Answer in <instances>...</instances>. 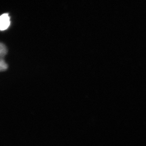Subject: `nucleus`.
<instances>
[{
    "instance_id": "obj_1",
    "label": "nucleus",
    "mask_w": 146,
    "mask_h": 146,
    "mask_svg": "<svg viewBox=\"0 0 146 146\" xmlns=\"http://www.w3.org/2000/svg\"><path fill=\"white\" fill-rule=\"evenodd\" d=\"M10 24V19L7 13H4L0 18V29L1 30H5L8 28Z\"/></svg>"
},
{
    "instance_id": "obj_2",
    "label": "nucleus",
    "mask_w": 146,
    "mask_h": 146,
    "mask_svg": "<svg viewBox=\"0 0 146 146\" xmlns=\"http://www.w3.org/2000/svg\"><path fill=\"white\" fill-rule=\"evenodd\" d=\"M7 53V49L5 45L1 43L0 44V55L1 57H3Z\"/></svg>"
},
{
    "instance_id": "obj_3",
    "label": "nucleus",
    "mask_w": 146,
    "mask_h": 146,
    "mask_svg": "<svg viewBox=\"0 0 146 146\" xmlns=\"http://www.w3.org/2000/svg\"><path fill=\"white\" fill-rule=\"evenodd\" d=\"M8 68V65L7 64L5 63V60L2 58H1V61H0V70L1 71H3L5 70Z\"/></svg>"
}]
</instances>
